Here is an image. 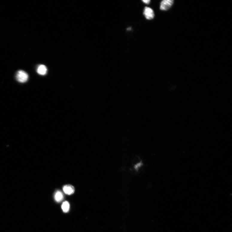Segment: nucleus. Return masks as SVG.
Listing matches in <instances>:
<instances>
[{
    "instance_id": "f257e3e1",
    "label": "nucleus",
    "mask_w": 232,
    "mask_h": 232,
    "mask_svg": "<svg viewBox=\"0 0 232 232\" xmlns=\"http://www.w3.org/2000/svg\"><path fill=\"white\" fill-rule=\"evenodd\" d=\"M16 78L18 81L23 83L28 81V74L24 71L19 70L16 74Z\"/></svg>"
},
{
    "instance_id": "f03ea898",
    "label": "nucleus",
    "mask_w": 232,
    "mask_h": 232,
    "mask_svg": "<svg viewBox=\"0 0 232 232\" xmlns=\"http://www.w3.org/2000/svg\"><path fill=\"white\" fill-rule=\"evenodd\" d=\"M173 0H163L160 4V10H167L169 9L173 4Z\"/></svg>"
},
{
    "instance_id": "7ed1b4c3",
    "label": "nucleus",
    "mask_w": 232,
    "mask_h": 232,
    "mask_svg": "<svg viewBox=\"0 0 232 232\" xmlns=\"http://www.w3.org/2000/svg\"><path fill=\"white\" fill-rule=\"evenodd\" d=\"M145 17L147 19L151 20L153 19L154 16L153 10L150 7H145L143 12Z\"/></svg>"
},
{
    "instance_id": "20e7f679",
    "label": "nucleus",
    "mask_w": 232,
    "mask_h": 232,
    "mask_svg": "<svg viewBox=\"0 0 232 232\" xmlns=\"http://www.w3.org/2000/svg\"><path fill=\"white\" fill-rule=\"evenodd\" d=\"M63 190L67 195H72L75 192V188L72 185H67L63 187Z\"/></svg>"
},
{
    "instance_id": "39448f33",
    "label": "nucleus",
    "mask_w": 232,
    "mask_h": 232,
    "mask_svg": "<svg viewBox=\"0 0 232 232\" xmlns=\"http://www.w3.org/2000/svg\"><path fill=\"white\" fill-rule=\"evenodd\" d=\"M37 72L40 75H44L47 73V69L44 65H40L38 67Z\"/></svg>"
},
{
    "instance_id": "423d86ee",
    "label": "nucleus",
    "mask_w": 232,
    "mask_h": 232,
    "mask_svg": "<svg viewBox=\"0 0 232 232\" xmlns=\"http://www.w3.org/2000/svg\"><path fill=\"white\" fill-rule=\"evenodd\" d=\"M54 198L56 201L59 202L63 200L64 196L62 192L60 191H57L55 194Z\"/></svg>"
},
{
    "instance_id": "0eeeda50",
    "label": "nucleus",
    "mask_w": 232,
    "mask_h": 232,
    "mask_svg": "<svg viewBox=\"0 0 232 232\" xmlns=\"http://www.w3.org/2000/svg\"><path fill=\"white\" fill-rule=\"evenodd\" d=\"M69 208L70 205L68 201H65L63 202L62 205V208L64 212L65 213L68 212Z\"/></svg>"
},
{
    "instance_id": "6e6552de",
    "label": "nucleus",
    "mask_w": 232,
    "mask_h": 232,
    "mask_svg": "<svg viewBox=\"0 0 232 232\" xmlns=\"http://www.w3.org/2000/svg\"><path fill=\"white\" fill-rule=\"evenodd\" d=\"M142 1L145 3L148 4L150 3V1H149V0H143Z\"/></svg>"
}]
</instances>
